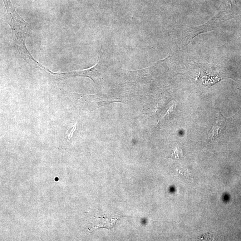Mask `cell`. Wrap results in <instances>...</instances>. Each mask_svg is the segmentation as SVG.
I'll return each instance as SVG.
<instances>
[{
  "label": "cell",
  "mask_w": 241,
  "mask_h": 241,
  "mask_svg": "<svg viewBox=\"0 0 241 241\" xmlns=\"http://www.w3.org/2000/svg\"><path fill=\"white\" fill-rule=\"evenodd\" d=\"M174 105H173V106H171V107L169 108V110H168V112H167V113H166V114H165V116L162 117L161 119V120H160V121H162V120H163V119H164L165 118V117H166V116H168V115L171 113V111H172V110H173V108L174 107Z\"/></svg>",
  "instance_id": "obj_3"
},
{
  "label": "cell",
  "mask_w": 241,
  "mask_h": 241,
  "mask_svg": "<svg viewBox=\"0 0 241 241\" xmlns=\"http://www.w3.org/2000/svg\"><path fill=\"white\" fill-rule=\"evenodd\" d=\"M58 180H59V179H58V178H55V180L58 181Z\"/></svg>",
  "instance_id": "obj_5"
},
{
  "label": "cell",
  "mask_w": 241,
  "mask_h": 241,
  "mask_svg": "<svg viewBox=\"0 0 241 241\" xmlns=\"http://www.w3.org/2000/svg\"><path fill=\"white\" fill-rule=\"evenodd\" d=\"M171 158L173 159H179V150L177 148L175 150L174 153L172 154Z\"/></svg>",
  "instance_id": "obj_4"
},
{
  "label": "cell",
  "mask_w": 241,
  "mask_h": 241,
  "mask_svg": "<svg viewBox=\"0 0 241 241\" xmlns=\"http://www.w3.org/2000/svg\"><path fill=\"white\" fill-rule=\"evenodd\" d=\"M101 69L100 56L98 57L96 64L92 67L85 70L75 71L64 73H56L59 79L66 78L70 77H86L89 78L95 83V79L100 76Z\"/></svg>",
  "instance_id": "obj_2"
},
{
  "label": "cell",
  "mask_w": 241,
  "mask_h": 241,
  "mask_svg": "<svg viewBox=\"0 0 241 241\" xmlns=\"http://www.w3.org/2000/svg\"><path fill=\"white\" fill-rule=\"evenodd\" d=\"M7 11L8 23L13 33V38L17 50L25 60L37 62L32 57L26 47V38L30 36L31 29L30 25L18 15L10 0H2Z\"/></svg>",
  "instance_id": "obj_1"
}]
</instances>
